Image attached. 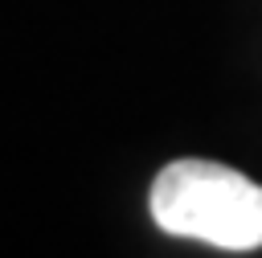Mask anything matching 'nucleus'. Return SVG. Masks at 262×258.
Masks as SVG:
<instances>
[{
    "mask_svg": "<svg viewBox=\"0 0 262 258\" xmlns=\"http://www.w3.org/2000/svg\"><path fill=\"white\" fill-rule=\"evenodd\" d=\"M151 221L184 242L262 250V184L217 160H172L147 188Z\"/></svg>",
    "mask_w": 262,
    "mask_h": 258,
    "instance_id": "nucleus-1",
    "label": "nucleus"
}]
</instances>
